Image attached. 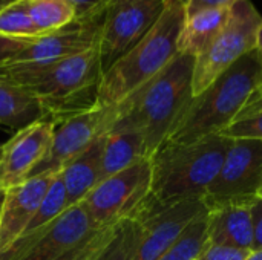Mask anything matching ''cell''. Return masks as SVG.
Returning <instances> with one entry per match:
<instances>
[{"instance_id": "obj_1", "label": "cell", "mask_w": 262, "mask_h": 260, "mask_svg": "<svg viewBox=\"0 0 262 260\" xmlns=\"http://www.w3.org/2000/svg\"><path fill=\"white\" fill-rule=\"evenodd\" d=\"M101 75L98 40L89 49L38 70L15 69L0 63V81L28 92L40 103L43 118L57 124L98 104Z\"/></svg>"}, {"instance_id": "obj_2", "label": "cell", "mask_w": 262, "mask_h": 260, "mask_svg": "<svg viewBox=\"0 0 262 260\" xmlns=\"http://www.w3.org/2000/svg\"><path fill=\"white\" fill-rule=\"evenodd\" d=\"M193 67L195 57L178 54L160 74L115 106L117 120L111 130L140 132L150 158L193 98Z\"/></svg>"}, {"instance_id": "obj_3", "label": "cell", "mask_w": 262, "mask_h": 260, "mask_svg": "<svg viewBox=\"0 0 262 260\" xmlns=\"http://www.w3.org/2000/svg\"><path fill=\"white\" fill-rule=\"evenodd\" d=\"M186 3L167 0L155 25L101 75L97 103L117 106L160 74L177 55Z\"/></svg>"}, {"instance_id": "obj_4", "label": "cell", "mask_w": 262, "mask_h": 260, "mask_svg": "<svg viewBox=\"0 0 262 260\" xmlns=\"http://www.w3.org/2000/svg\"><path fill=\"white\" fill-rule=\"evenodd\" d=\"M259 86L261 58L255 49L189 101L164 141L189 144L221 133Z\"/></svg>"}, {"instance_id": "obj_5", "label": "cell", "mask_w": 262, "mask_h": 260, "mask_svg": "<svg viewBox=\"0 0 262 260\" xmlns=\"http://www.w3.org/2000/svg\"><path fill=\"white\" fill-rule=\"evenodd\" d=\"M230 138L213 135L189 144L163 141L150 156V192L161 202L204 199L230 146Z\"/></svg>"}, {"instance_id": "obj_6", "label": "cell", "mask_w": 262, "mask_h": 260, "mask_svg": "<svg viewBox=\"0 0 262 260\" xmlns=\"http://www.w3.org/2000/svg\"><path fill=\"white\" fill-rule=\"evenodd\" d=\"M262 15L250 0H238L213 41L195 57L192 95H200L239 58L258 49Z\"/></svg>"}, {"instance_id": "obj_7", "label": "cell", "mask_w": 262, "mask_h": 260, "mask_svg": "<svg viewBox=\"0 0 262 260\" xmlns=\"http://www.w3.org/2000/svg\"><path fill=\"white\" fill-rule=\"evenodd\" d=\"M204 211V199L161 202L147 195L132 218L137 241L130 260H158Z\"/></svg>"}, {"instance_id": "obj_8", "label": "cell", "mask_w": 262, "mask_h": 260, "mask_svg": "<svg viewBox=\"0 0 262 260\" xmlns=\"http://www.w3.org/2000/svg\"><path fill=\"white\" fill-rule=\"evenodd\" d=\"M150 159L103 179L81 202L95 228L132 219L150 192Z\"/></svg>"}, {"instance_id": "obj_9", "label": "cell", "mask_w": 262, "mask_h": 260, "mask_svg": "<svg viewBox=\"0 0 262 260\" xmlns=\"http://www.w3.org/2000/svg\"><path fill=\"white\" fill-rule=\"evenodd\" d=\"M167 0H111L103 12L98 49L103 72L158 20Z\"/></svg>"}, {"instance_id": "obj_10", "label": "cell", "mask_w": 262, "mask_h": 260, "mask_svg": "<svg viewBox=\"0 0 262 260\" xmlns=\"http://www.w3.org/2000/svg\"><path fill=\"white\" fill-rule=\"evenodd\" d=\"M115 120V106L97 104L89 110L80 112L61 121L60 127H55L46 156L31 172L29 178L40 175H58L98 138L107 135Z\"/></svg>"}, {"instance_id": "obj_11", "label": "cell", "mask_w": 262, "mask_h": 260, "mask_svg": "<svg viewBox=\"0 0 262 260\" xmlns=\"http://www.w3.org/2000/svg\"><path fill=\"white\" fill-rule=\"evenodd\" d=\"M95 227L83 202L64 210L46 227L17 239L0 260H57L77 245Z\"/></svg>"}, {"instance_id": "obj_12", "label": "cell", "mask_w": 262, "mask_h": 260, "mask_svg": "<svg viewBox=\"0 0 262 260\" xmlns=\"http://www.w3.org/2000/svg\"><path fill=\"white\" fill-rule=\"evenodd\" d=\"M101 18L103 15L91 20H75L55 32L31 40L3 64L15 69L38 70L80 54L97 43Z\"/></svg>"}, {"instance_id": "obj_13", "label": "cell", "mask_w": 262, "mask_h": 260, "mask_svg": "<svg viewBox=\"0 0 262 260\" xmlns=\"http://www.w3.org/2000/svg\"><path fill=\"white\" fill-rule=\"evenodd\" d=\"M262 188V139H232L204 199L253 198Z\"/></svg>"}, {"instance_id": "obj_14", "label": "cell", "mask_w": 262, "mask_h": 260, "mask_svg": "<svg viewBox=\"0 0 262 260\" xmlns=\"http://www.w3.org/2000/svg\"><path fill=\"white\" fill-rule=\"evenodd\" d=\"M57 123L40 118L18 129L0 146V190L25 182L37 164L46 156Z\"/></svg>"}, {"instance_id": "obj_15", "label": "cell", "mask_w": 262, "mask_h": 260, "mask_svg": "<svg viewBox=\"0 0 262 260\" xmlns=\"http://www.w3.org/2000/svg\"><path fill=\"white\" fill-rule=\"evenodd\" d=\"M55 175L28 178L3 192L0 210V253L23 236Z\"/></svg>"}, {"instance_id": "obj_16", "label": "cell", "mask_w": 262, "mask_h": 260, "mask_svg": "<svg viewBox=\"0 0 262 260\" xmlns=\"http://www.w3.org/2000/svg\"><path fill=\"white\" fill-rule=\"evenodd\" d=\"M258 196L233 199H204L207 207L209 242L243 250H252V207Z\"/></svg>"}, {"instance_id": "obj_17", "label": "cell", "mask_w": 262, "mask_h": 260, "mask_svg": "<svg viewBox=\"0 0 262 260\" xmlns=\"http://www.w3.org/2000/svg\"><path fill=\"white\" fill-rule=\"evenodd\" d=\"M104 136L98 138L88 150H84L60 172L66 190L68 208L80 204L100 184Z\"/></svg>"}, {"instance_id": "obj_18", "label": "cell", "mask_w": 262, "mask_h": 260, "mask_svg": "<svg viewBox=\"0 0 262 260\" xmlns=\"http://www.w3.org/2000/svg\"><path fill=\"white\" fill-rule=\"evenodd\" d=\"M230 8H207L186 14L178 40V54L198 57L224 28Z\"/></svg>"}, {"instance_id": "obj_19", "label": "cell", "mask_w": 262, "mask_h": 260, "mask_svg": "<svg viewBox=\"0 0 262 260\" xmlns=\"http://www.w3.org/2000/svg\"><path fill=\"white\" fill-rule=\"evenodd\" d=\"M143 159L150 158L146 147V139L140 132L111 130L104 136L101 156V181Z\"/></svg>"}, {"instance_id": "obj_20", "label": "cell", "mask_w": 262, "mask_h": 260, "mask_svg": "<svg viewBox=\"0 0 262 260\" xmlns=\"http://www.w3.org/2000/svg\"><path fill=\"white\" fill-rule=\"evenodd\" d=\"M43 118L40 103L17 86L0 81V127L21 129Z\"/></svg>"}, {"instance_id": "obj_21", "label": "cell", "mask_w": 262, "mask_h": 260, "mask_svg": "<svg viewBox=\"0 0 262 260\" xmlns=\"http://www.w3.org/2000/svg\"><path fill=\"white\" fill-rule=\"evenodd\" d=\"M31 20L40 35L55 32L77 20L74 8L66 0H25Z\"/></svg>"}, {"instance_id": "obj_22", "label": "cell", "mask_w": 262, "mask_h": 260, "mask_svg": "<svg viewBox=\"0 0 262 260\" xmlns=\"http://www.w3.org/2000/svg\"><path fill=\"white\" fill-rule=\"evenodd\" d=\"M209 245L207 207L158 260H198Z\"/></svg>"}, {"instance_id": "obj_23", "label": "cell", "mask_w": 262, "mask_h": 260, "mask_svg": "<svg viewBox=\"0 0 262 260\" xmlns=\"http://www.w3.org/2000/svg\"><path fill=\"white\" fill-rule=\"evenodd\" d=\"M218 135L230 139H262V87L253 92L233 121Z\"/></svg>"}, {"instance_id": "obj_24", "label": "cell", "mask_w": 262, "mask_h": 260, "mask_svg": "<svg viewBox=\"0 0 262 260\" xmlns=\"http://www.w3.org/2000/svg\"><path fill=\"white\" fill-rule=\"evenodd\" d=\"M0 37L25 41L41 37L31 20L25 0H15L0 9Z\"/></svg>"}, {"instance_id": "obj_25", "label": "cell", "mask_w": 262, "mask_h": 260, "mask_svg": "<svg viewBox=\"0 0 262 260\" xmlns=\"http://www.w3.org/2000/svg\"><path fill=\"white\" fill-rule=\"evenodd\" d=\"M123 222L92 230L57 260H100L115 241Z\"/></svg>"}, {"instance_id": "obj_26", "label": "cell", "mask_w": 262, "mask_h": 260, "mask_svg": "<svg viewBox=\"0 0 262 260\" xmlns=\"http://www.w3.org/2000/svg\"><path fill=\"white\" fill-rule=\"evenodd\" d=\"M64 210H68V205H66V190H64V185H63V181H61V176L60 173L54 176L49 188L46 190L38 208H37V213L35 216L32 218L31 224L28 225L26 231L23 233L25 234H31L43 227H46L48 224H51L52 221H55Z\"/></svg>"}, {"instance_id": "obj_27", "label": "cell", "mask_w": 262, "mask_h": 260, "mask_svg": "<svg viewBox=\"0 0 262 260\" xmlns=\"http://www.w3.org/2000/svg\"><path fill=\"white\" fill-rule=\"evenodd\" d=\"M252 250H243L226 245H213L209 242L198 260H246Z\"/></svg>"}, {"instance_id": "obj_28", "label": "cell", "mask_w": 262, "mask_h": 260, "mask_svg": "<svg viewBox=\"0 0 262 260\" xmlns=\"http://www.w3.org/2000/svg\"><path fill=\"white\" fill-rule=\"evenodd\" d=\"M75 11L77 20H91L103 15L106 0H66Z\"/></svg>"}, {"instance_id": "obj_29", "label": "cell", "mask_w": 262, "mask_h": 260, "mask_svg": "<svg viewBox=\"0 0 262 260\" xmlns=\"http://www.w3.org/2000/svg\"><path fill=\"white\" fill-rule=\"evenodd\" d=\"M252 222H253V244L252 251L262 250V198H256L252 207Z\"/></svg>"}, {"instance_id": "obj_30", "label": "cell", "mask_w": 262, "mask_h": 260, "mask_svg": "<svg viewBox=\"0 0 262 260\" xmlns=\"http://www.w3.org/2000/svg\"><path fill=\"white\" fill-rule=\"evenodd\" d=\"M238 0H187L186 14H193L207 8H232Z\"/></svg>"}, {"instance_id": "obj_31", "label": "cell", "mask_w": 262, "mask_h": 260, "mask_svg": "<svg viewBox=\"0 0 262 260\" xmlns=\"http://www.w3.org/2000/svg\"><path fill=\"white\" fill-rule=\"evenodd\" d=\"M28 43L29 41H25V40H11V38L0 37V63H3V61L9 60L11 57H14Z\"/></svg>"}, {"instance_id": "obj_32", "label": "cell", "mask_w": 262, "mask_h": 260, "mask_svg": "<svg viewBox=\"0 0 262 260\" xmlns=\"http://www.w3.org/2000/svg\"><path fill=\"white\" fill-rule=\"evenodd\" d=\"M258 52H259V58H261V86L259 87H262V28L259 32V38H258Z\"/></svg>"}, {"instance_id": "obj_33", "label": "cell", "mask_w": 262, "mask_h": 260, "mask_svg": "<svg viewBox=\"0 0 262 260\" xmlns=\"http://www.w3.org/2000/svg\"><path fill=\"white\" fill-rule=\"evenodd\" d=\"M246 260H262V250H256V251H252L249 254V257Z\"/></svg>"}, {"instance_id": "obj_34", "label": "cell", "mask_w": 262, "mask_h": 260, "mask_svg": "<svg viewBox=\"0 0 262 260\" xmlns=\"http://www.w3.org/2000/svg\"><path fill=\"white\" fill-rule=\"evenodd\" d=\"M12 2H15V0H0V9H3L5 6H8V5L12 3Z\"/></svg>"}, {"instance_id": "obj_35", "label": "cell", "mask_w": 262, "mask_h": 260, "mask_svg": "<svg viewBox=\"0 0 262 260\" xmlns=\"http://www.w3.org/2000/svg\"><path fill=\"white\" fill-rule=\"evenodd\" d=\"M2 202H3V192L0 190V210H2Z\"/></svg>"}, {"instance_id": "obj_36", "label": "cell", "mask_w": 262, "mask_h": 260, "mask_svg": "<svg viewBox=\"0 0 262 260\" xmlns=\"http://www.w3.org/2000/svg\"><path fill=\"white\" fill-rule=\"evenodd\" d=\"M259 198H262V188H261V192H259V195H258Z\"/></svg>"}, {"instance_id": "obj_37", "label": "cell", "mask_w": 262, "mask_h": 260, "mask_svg": "<svg viewBox=\"0 0 262 260\" xmlns=\"http://www.w3.org/2000/svg\"><path fill=\"white\" fill-rule=\"evenodd\" d=\"M106 2H107V3H109V2H111V0H106Z\"/></svg>"}, {"instance_id": "obj_38", "label": "cell", "mask_w": 262, "mask_h": 260, "mask_svg": "<svg viewBox=\"0 0 262 260\" xmlns=\"http://www.w3.org/2000/svg\"><path fill=\"white\" fill-rule=\"evenodd\" d=\"M183 2H184V3H186V2H187V0H183Z\"/></svg>"}]
</instances>
